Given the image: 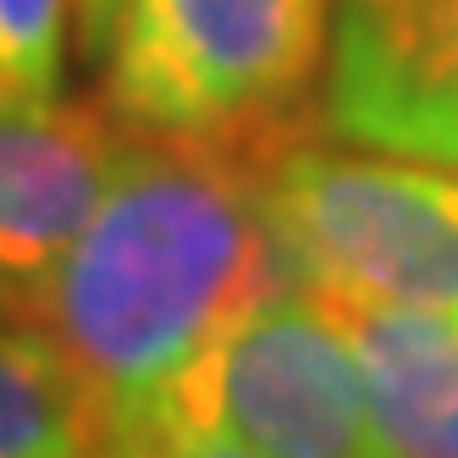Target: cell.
Here are the masks:
<instances>
[{"label": "cell", "mask_w": 458, "mask_h": 458, "mask_svg": "<svg viewBox=\"0 0 458 458\" xmlns=\"http://www.w3.org/2000/svg\"><path fill=\"white\" fill-rule=\"evenodd\" d=\"M276 149L133 133L67 254L6 293V320L72 365L106 437L149 420L226 326L293 287L266 210Z\"/></svg>", "instance_id": "cell-1"}, {"label": "cell", "mask_w": 458, "mask_h": 458, "mask_svg": "<svg viewBox=\"0 0 458 458\" xmlns=\"http://www.w3.org/2000/svg\"><path fill=\"white\" fill-rule=\"evenodd\" d=\"M320 55L326 0H127L100 106L127 133L293 144L320 127Z\"/></svg>", "instance_id": "cell-2"}, {"label": "cell", "mask_w": 458, "mask_h": 458, "mask_svg": "<svg viewBox=\"0 0 458 458\" xmlns=\"http://www.w3.org/2000/svg\"><path fill=\"white\" fill-rule=\"evenodd\" d=\"M293 287L332 304L458 315V172L293 139L266 166Z\"/></svg>", "instance_id": "cell-3"}, {"label": "cell", "mask_w": 458, "mask_h": 458, "mask_svg": "<svg viewBox=\"0 0 458 458\" xmlns=\"http://www.w3.org/2000/svg\"><path fill=\"white\" fill-rule=\"evenodd\" d=\"M155 414L221 431L254 458H381L353 343L304 287L238 315Z\"/></svg>", "instance_id": "cell-4"}, {"label": "cell", "mask_w": 458, "mask_h": 458, "mask_svg": "<svg viewBox=\"0 0 458 458\" xmlns=\"http://www.w3.org/2000/svg\"><path fill=\"white\" fill-rule=\"evenodd\" d=\"M320 133L458 166V0H337Z\"/></svg>", "instance_id": "cell-5"}, {"label": "cell", "mask_w": 458, "mask_h": 458, "mask_svg": "<svg viewBox=\"0 0 458 458\" xmlns=\"http://www.w3.org/2000/svg\"><path fill=\"white\" fill-rule=\"evenodd\" d=\"M127 127L106 106L55 94H0V282L50 271L100 210L127 155Z\"/></svg>", "instance_id": "cell-6"}, {"label": "cell", "mask_w": 458, "mask_h": 458, "mask_svg": "<svg viewBox=\"0 0 458 458\" xmlns=\"http://www.w3.org/2000/svg\"><path fill=\"white\" fill-rule=\"evenodd\" d=\"M320 304L365 370L381 458H458V315Z\"/></svg>", "instance_id": "cell-7"}, {"label": "cell", "mask_w": 458, "mask_h": 458, "mask_svg": "<svg viewBox=\"0 0 458 458\" xmlns=\"http://www.w3.org/2000/svg\"><path fill=\"white\" fill-rule=\"evenodd\" d=\"M106 414L39 332L0 326V458H100Z\"/></svg>", "instance_id": "cell-8"}, {"label": "cell", "mask_w": 458, "mask_h": 458, "mask_svg": "<svg viewBox=\"0 0 458 458\" xmlns=\"http://www.w3.org/2000/svg\"><path fill=\"white\" fill-rule=\"evenodd\" d=\"M72 0H0V94H55L67 67Z\"/></svg>", "instance_id": "cell-9"}, {"label": "cell", "mask_w": 458, "mask_h": 458, "mask_svg": "<svg viewBox=\"0 0 458 458\" xmlns=\"http://www.w3.org/2000/svg\"><path fill=\"white\" fill-rule=\"evenodd\" d=\"M100 458H254V453L221 431H199V425L172 420V414H149L139 425L111 431Z\"/></svg>", "instance_id": "cell-10"}, {"label": "cell", "mask_w": 458, "mask_h": 458, "mask_svg": "<svg viewBox=\"0 0 458 458\" xmlns=\"http://www.w3.org/2000/svg\"><path fill=\"white\" fill-rule=\"evenodd\" d=\"M127 0H72V39L89 61H106L111 39H116V22H122Z\"/></svg>", "instance_id": "cell-11"}, {"label": "cell", "mask_w": 458, "mask_h": 458, "mask_svg": "<svg viewBox=\"0 0 458 458\" xmlns=\"http://www.w3.org/2000/svg\"><path fill=\"white\" fill-rule=\"evenodd\" d=\"M0 320H6V282H0Z\"/></svg>", "instance_id": "cell-12"}]
</instances>
